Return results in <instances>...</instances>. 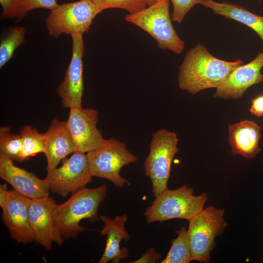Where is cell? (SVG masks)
Returning <instances> with one entry per match:
<instances>
[{
  "mask_svg": "<svg viewBox=\"0 0 263 263\" xmlns=\"http://www.w3.org/2000/svg\"><path fill=\"white\" fill-rule=\"evenodd\" d=\"M241 59L228 61L216 58L203 44H198L186 54L179 68L180 89L192 95L209 88H217L237 67Z\"/></svg>",
  "mask_w": 263,
  "mask_h": 263,
  "instance_id": "obj_1",
  "label": "cell"
},
{
  "mask_svg": "<svg viewBox=\"0 0 263 263\" xmlns=\"http://www.w3.org/2000/svg\"><path fill=\"white\" fill-rule=\"evenodd\" d=\"M107 194L106 185L97 188L83 187L72 193L65 202L57 204L53 211L55 225L64 239L74 238L87 229L81 226L82 220L92 222L100 220L98 207Z\"/></svg>",
  "mask_w": 263,
  "mask_h": 263,
  "instance_id": "obj_2",
  "label": "cell"
},
{
  "mask_svg": "<svg viewBox=\"0 0 263 263\" xmlns=\"http://www.w3.org/2000/svg\"><path fill=\"white\" fill-rule=\"evenodd\" d=\"M194 189L184 185L175 189L167 188L148 207L144 215L147 223L173 219L189 221L203 209L208 199L206 192L193 194Z\"/></svg>",
  "mask_w": 263,
  "mask_h": 263,
  "instance_id": "obj_3",
  "label": "cell"
},
{
  "mask_svg": "<svg viewBox=\"0 0 263 263\" xmlns=\"http://www.w3.org/2000/svg\"><path fill=\"white\" fill-rule=\"evenodd\" d=\"M169 6V0H162L137 12L126 15L125 19L150 35L160 49L179 54L184 50L185 43L173 26Z\"/></svg>",
  "mask_w": 263,
  "mask_h": 263,
  "instance_id": "obj_4",
  "label": "cell"
},
{
  "mask_svg": "<svg viewBox=\"0 0 263 263\" xmlns=\"http://www.w3.org/2000/svg\"><path fill=\"white\" fill-rule=\"evenodd\" d=\"M178 141L175 133L166 129L159 130L152 135L144 169L151 182L154 197L168 188L172 161L179 151Z\"/></svg>",
  "mask_w": 263,
  "mask_h": 263,
  "instance_id": "obj_5",
  "label": "cell"
},
{
  "mask_svg": "<svg viewBox=\"0 0 263 263\" xmlns=\"http://www.w3.org/2000/svg\"><path fill=\"white\" fill-rule=\"evenodd\" d=\"M189 221L188 232L192 261L208 263L215 245V238L227 226L224 210L209 206Z\"/></svg>",
  "mask_w": 263,
  "mask_h": 263,
  "instance_id": "obj_6",
  "label": "cell"
},
{
  "mask_svg": "<svg viewBox=\"0 0 263 263\" xmlns=\"http://www.w3.org/2000/svg\"><path fill=\"white\" fill-rule=\"evenodd\" d=\"M86 154L93 177L108 180L118 188L130 184L128 180L121 176L120 170L137 159L128 150L125 143L111 138L107 140L104 145Z\"/></svg>",
  "mask_w": 263,
  "mask_h": 263,
  "instance_id": "obj_7",
  "label": "cell"
},
{
  "mask_svg": "<svg viewBox=\"0 0 263 263\" xmlns=\"http://www.w3.org/2000/svg\"><path fill=\"white\" fill-rule=\"evenodd\" d=\"M100 12L92 0L59 4L47 17L48 34L56 38L62 34H83L89 30L93 19Z\"/></svg>",
  "mask_w": 263,
  "mask_h": 263,
  "instance_id": "obj_8",
  "label": "cell"
},
{
  "mask_svg": "<svg viewBox=\"0 0 263 263\" xmlns=\"http://www.w3.org/2000/svg\"><path fill=\"white\" fill-rule=\"evenodd\" d=\"M85 152L76 150L61 166L48 171L45 178L50 191L63 197L85 187L92 180Z\"/></svg>",
  "mask_w": 263,
  "mask_h": 263,
  "instance_id": "obj_9",
  "label": "cell"
},
{
  "mask_svg": "<svg viewBox=\"0 0 263 263\" xmlns=\"http://www.w3.org/2000/svg\"><path fill=\"white\" fill-rule=\"evenodd\" d=\"M72 54L63 81L57 88L62 106L65 108H82L84 85L83 79V57L84 44L83 34L71 35Z\"/></svg>",
  "mask_w": 263,
  "mask_h": 263,
  "instance_id": "obj_10",
  "label": "cell"
},
{
  "mask_svg": "<svg viewBox=\"0 0 263 263\" xmlns=\"http://www.w3.org/2000/svg\"><path fill=\"white\" fill-rule=\"evenodd\" d=\"M98 115L94 109H70L66 122L76 150L87 153L106 144L107 139L97 127Z\"/></svg>",
  "mask_w": 263,
  "mask_h": 263,
  "instance_id": "obj_11",
  "label": "cell"
},
{
  "mask_svg": "<svg viewBox=\"0 0 263 263\" xmlns=\"http://www.w3.org/2000/svg\"><path fill=\"white\" fill-rule=\"evenodd\" d=\"M31 200L14 189L9 190L6 202L1 207V219L10 238L23 244L35 241L29 215Z\"/></svg>",
  "mask_w": 263,
  "mask_h": 263,
  "instance_id": "obj_12",
  "label": "cell"
},
{
  "mask_svg": "<svg viewBox=\"0 0 263 263\" xmlns=\"http://www.w3.org/2000/svg\"><path fill=\"white\" fill-rule=\"evenodd\" d=\"M56 205L48 195L32 199L29 207L34 242L48 250L51 249L53 242L61 245L65 240L56 227L54 219L53 211Z\"/></svg>",
  "mask_w": 263,
  "mask_h": 263,
  "instance_id": "obj_13",
  "label": "cell"
},
{
  "mask_svg": "<svg viewBox=\"0 0 263 263\" xmlns=\"http://www.w3.org/2000/svg\"><path fill=\"white\" fill-rule=\"evenodd\" d=\"M263 68V53H260L251 62L235 68L216 88L214 97L238 99L247 89L263 81L261 70Z\"/></svg>",
  "mask_w": 263,
  "mask_h": 263,
  "instance_id": "obj_14",
  "label": "cell"
},
{
  "mask_svg": "<svg viewBox=\"0 0 263 263\" xmlns=\"http://www.w3.org/2000/svg\"><path fill=\"white\" fill-rule=\"evenodd\" d=\"M0 177L19 193L34 199L49 195L45 179L15 166L13 160L0 153Z\"/></svg>",
  "mask_w": 263,
  "mask_h": 263,
  "instance_id": "obj_15",
  "label": "cell"
},
{
  "mask_svg": "<svg viewBox=\"0 0 263 263\" xmlns=\"http://www.w3.org/2000/svg\"><path fill=\"white\" fill-rule=\"evenodd\" d=\"M100 217L103 225L99 232L101 235H106L107 239L105 248L99 263H107L110 261L117 263L125 259L128 254L127 248L120 247L123 240L127 242L130 239L125 226L128 216L124 213L117 215L113 219L105 215Z\"/></svg>",
  "mask_w": 263,
  "mask_h": 263,
  "instance_id": "obj_16",
  "label": "cell"
},
{
  "mask_svg": "<svg viewBox=\"0 0 263 263\" xmlns=\"http://www.w3.org/2000/svg\"><path fill=\"white\" fill-rule=\"evenodd\" d=\"M45 133L47 141L44 154L48 172L57 167L61 160L76 149L66 121L53 119Z\"/></svg>",
  "mask_w": 263,
  "mask_h": 263,
  "instance_id": "obj_17",
  "label": "cell"
},
{
  "mask_svg": "<svg viewBox=\"0 0 263 263\" xmlns=\"http://www.w3.org/2000/svg\"><path fill=\"white\" fill-rule=\"evenodd\" d=\"M261 130L258 124L247 119L228 125V140L232 153L247 159L255 157L262 150L259 146Z\"/></svg>",
  "mask_w": 263,
  "mask_h": 263,
  "instance_id": "obj_18",
  "label": "cell"
},
{
  "mask_svg": "<svg viewBox=\"0 0 263 263\" xmlns=\"http://www.w3.org/2000/svg\"><path fill=\"white\" fill-rule=\"evenodd\" d=\"M214 14L235 20L248 26L260 37L263 42V17L251 13L239 5L230 2L203 0L201 3Z\"/></svg>",
  "mask_w": 263,
  "mask_h": 263,
  "instance_id": "obj_19",
  "label": "cell"
},
{
  "mask_svg": "<svg viewBox=\"0 0 263 263\" xmlns=\"http://www.w3.org/2000/svg\"><path fill=\"white\" fill-rule=\"evenodd\" d=\"M20 134L23 139L22 162L38 153L44 154L47 141L46 133H41L37 128L27 125L21 129Z\"/></svg>",
  "mask_w": 263,
  "mask_h": 263,
  "instance_id": "obj_20",
  "label": "cell"
},
{
  "mask_svg": "<svg viewBox=\"0 0 263 263\" xmlns=\"http://www.w3.org/2000/svg\"><path fill=\"white\" fill-rule=\"evenodd\" d=\"M176 232L177 236L171 240V247L162 263H188L192 261L188 230L182 226Z\"/></svg>",
  "mask_w": 263,
  "mask_h": 263,
  "instance_id": "obj_21",
  "label": "cell"
},
{
  "mask_svg": "<svg viewBox=\"0 0 263 263\" xmlns=\"http://www.w3.org/2000/svg\"><path fill=\"white\" fill-rule=\"evenodd\" d=\"M26 30L22 26L11 27L0 43V68L13 56L15 50L25 41Z\"/></svg>",
  "mask_w": 263,
  "mask_h": 263,
  "instance_id": "obj_22",
  "label": "cell"
},
{
  "mask_svg": "<svg viewBox=\"0 0 263 263\" xmlns=\"http://www.w3.org/2000/svg\"><path fill=\"white\" fill-rule=\"evenodd\" d=\"M23 139L20 134L11 133L10 128H0V153L13 161L21 163Z\"/></svg>",
  "mask_w": 263,
  "mask_h": 263,
  "instance_id": "obj_23",
  "label": "cell"
},
{
  "mask_svg": "<svg viewBox=\"0 0 263 263\" xmlns=\"http://www.w3.org/2000/svg\"><path fill=\"white\" fill-rule=\"evenodd\" d=\"M101 12L110 8L125 10L129 14L137 12L147 6L145 0H92Z\"/></svg>",
  "mask_w": 263,
  "mask_h": 263,
  "instance_id": "obj_24",
  "label": "cell"
},
{
  "mask_svg": "<svg viewBox=\"0 0 263 263\" xmlns=\"http://www.w3.org/2000/svg\"><path fill=\"white\" fill-rule=\"evenodd\" d=\"M204 0H171L173 11L171 16L172 21L181 23L186 15L198 4H201Z\"/></svg>",
  "mask_w": 263,
  "mask_h": 263,
  "instance_id": "obj_25",
  "label": "cell"
},
{
  "mask_svg": "<svg viewBox=\"0 0 263 263\" xmlns=\"http://www.w3.org/2000/svg\"><path fill=\"white\" fill-rule=\"evenodd\" d=\"M0 3L3 18H17L20 20L27 13L21 0H0Z\"/></svg>",
  "mask_w": 263,
  "mask_h": 263,
  "instance_id": "obj_26",
  "label": "cell"
},
{
  "mask_svg": "<svg viewBox=\"0 0 263 263\" xmlns=\"http://www.w3.org/2000/svg\"><path fill=\"white\" fill-rule=\"evenodd\" d=\"M27 13L36 8H45L50 11L59 4L56 0H21Z\"/></svg>",
  "mask_w": 263,
  "mask_h": 263,
  "instance_id": "obj_27",
  "label": "cell"
},
{
  "mask_svg": "<svg viewBox=\"0 0 263 263\" xmlns=\"http://www.w3.org/2000/svg\"><path fill=\"white\" fill-rule=\"evenodd\" d=\"M161 258V254L155 249L151 247L148 250L143 253L138 260L132 262V263H154L159 261Z\"/></svg>",
  "mask_w": 263,
  "mask_h": 263,
  "instance_id": "obj_28",
  "label": "cell"
},
{
  "mask_svg": "<svg viewBox=\"0 0 263 263\" xmlns=\"http://www.w3.org/2000/svg\"><path fill=\"white\" fill-rule=\"evenodd\" d=\"M250 112L255 116L263 115V95L257 96L252 100Z\"/></svg>",
  "mask_w": 263,
  "mask_h": 263,
  "instance_id": "obj_29",
  "label": "cell"
},
{
  "mask_svg": "<svg viewBox=\"0 0 263 263\" xmlns=\"http://www.w3.org/2000/svg\"><path fill=\"white\" fill-rule=\"evenodd\" d=\"M7 184H0V206L2 207L4 205L8 193Z\"/></svg>",
  "mask_w": 263,
  "mask_h": 263,
  "instance_id": "obj_30",
  "label": "cell"
},
{
  "mask_svg": "<svg viewBox=\"0 0 263 263\" xmlns=\"http://www.w3.org/2000/svg\"><path fill=\"white\" fill-rule=\"evenodd\" d=\"M148 6H151L162 0H145Z\"/></svg>",
  "mask_w": 263,
  "mask_h": 263,
  "instance_id": "obj_31",
  "label": "cell"
},
{
  "mask_svg": "<svg viewBox=\"0 0 263 263\" xmlns=\"http://www.w3.org/2000/svg\"></svg>",
  "mask_w": 263,
  "mask_h": 263,
  "instance_id": "obj_32",
  "label": "cell"
}]
</instances>
